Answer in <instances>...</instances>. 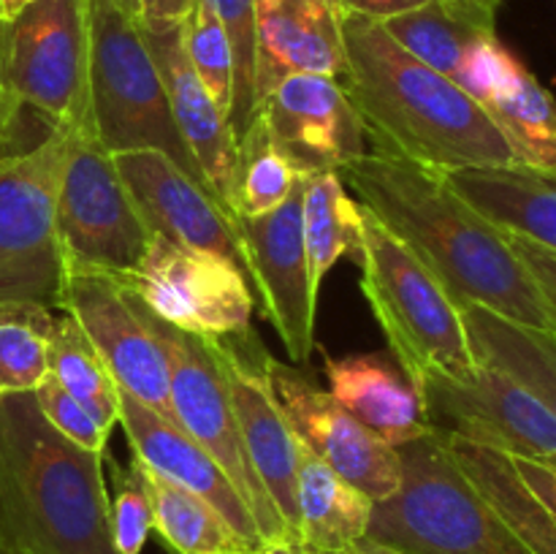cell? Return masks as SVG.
<instances>
[{
  "label": "cell",
  "mask_w": 556,
  "mask_h": 554,
  "mask_svg": "<svg viewBox=\"0 0 556 554\" xmlns=\"http://www.w3.org/2000/svg\"><path fill=\"white\" fill-rule=\"evenodd\" d=\"M340 179L418 261L456 307L478 304L525 329L556 337V310L508 234L472 210L443 174L386 152H364Z\"/></svg>",
  "instance_id": "cell-1"
},
{
  "label": "cell",
  "mask_w": 556,
  "mask_h": 554,
  "mask_svg": "<svg viewBox=\"0 0 556 554\" xmlns=\"http://www.w3.org/2000/svg\"><path fill=\"white\" fill-rule=\"evenodd\" d=\"M342 38L348 63L340 85L375 152L438 174L521 166L486 109L402 49L380 22L342 11Z\"/></svg>",
  "instance_id": "cell-2"
},
{
  "label": "cell",
  "mask_w": 556,
  "mask_h": 554,
  "mask_svg": "<svg viewBox=\"0 0 556 554\" xmlns=\"http://www.w3.org/2000/svg\"><path fill=\"white\" fill-rule=\"evenodd\" d=\"M0 554H117L106 454L65 440L36 396H0Z\"/></svg>",
  "instance_id": "cell-3"
},
{
  "label": "cell",
  "mask_w": 556,
  "mask_h": 554,
  "mask_svg": "<svg viewBox=\"0 0 556 554\" xmlns=\"http://www.w3.org/2000/svg\"><path fill=\"white\" fill-rule=\"evenodd\" d=\"M27 114L92 139L85 0H36L0 22V139L30 147L49 136L27 125Z\"/></svg>",
  "instance_id": "cell-4"
},
{
  "label": "cell",
  "mask_w": 556,
  "mask_h": 554,
  "mask_svg": "<svg viewBox=\"0 0 556 554\" xmlns=\"http://www.w3.org/2000/svg\"><path fill=\"white\" fill-rule=\"evenodd\" d=\"M400 489L372 505L367 538L405 554H532L454 459L443 429L396 445Z\"/></svg>",
  "instance_id": "cell-5"
},
{
  "label": "cell",
  "mask_w": 556,
  "mask_h": 554,
  "mask_svg": "<svg viewBox=\"0 0 556 554\" xmlns=\"http://www.w3.org/2000/svg\"><path fill=\"white\" fill-rule=\"evenodd\" d=\"M85 5L92 139L109 155L130 150L163 152L210 190L193 152L179 136L161 71L141 38L136 16L119 0H85Z\"/></svg>",
  "instance_id": "cell-6"
},
{
  "label": "cell",
  "mask_w": 556,
  "mask_h": 554,
  "mask_svg": "<svg viewBox=\"0 0 556 554\" xmlns=\"http://www.w3.org/2000/svg\"><path fill=\"white\" fill-rule=\"evenodd\" d=\"M362 223V293L402 373L413 386L424 375L470 380L481 364L459 307L413 250L364 206Z\"/></svg>",
  "instance_id": "cell-7"
},
{
  "label": "cell",
  "mask_w": 556,
  "mask_h": 554,
  "mask_svg": "<svg viewBox=\"0 0 556 554\" xmlns=\"http://www.w3.org/2000/svg\"><path fill=\"white\" fill-rule=\"evenodd\" d=\"M139 310L147 329L155 335L157 345H161L163 356H166L168 391H172V407L179 427L206 454L215 456L217 465L226 470V476L231 478L237 492L248 503L266 546L296 543L286 521H282V516L277 514L275 503L266 494L264 483L258 481V476L250 467L242 438H239L231 394H228L220 362H217L215 351L210 345V337L190 335V331L166 324L155 313H150L141 299Z\"/></svg>",
  "instance_id": "cell-8"
},
{
  "label": "cell",
  "mask_w": 556,
  "mask_h": 554,
  "mask_svg": "<svg viewBox=\"0 0 556 554\" xmlns=\"http://www.w3.org/2000/svg\"><path fill=\"white\" fill-rule=\"evenodd\" d=\"M152 234L114 158L96 139L71 134L54 204L63 269L106 272L128 280L139 269Z\"/></svg>",
  "instance_id": "cell-9"
},
{
  "label": "cell",
  "mask_w": 556,
  "mask_h": 554,
  "mask_svg": "<svg viewBox=\"0 0 556 554\" xmlns=\"http://www.w3.org/2000/svg\"><path fill=\"white\" fill-rule=\"evenodd\" d=\"M71 134L52 130L33 147H0V304L58 310L60 264L54 204Z\"/></svg>",
  "instance_id": "cell-10"
},
{
  "label": "cell",
  "mask_w": 556,
  "mask_h": 554,
  "mask_svg": "<svg viewBox=\"0 0 556 554\" xmlns=\"http://www.w3.org/2000/svg\"><path fill=\"white\" fill-rule=\"evenodd\" d=\"M123 282L150 313L190 335L233 337L253 329L255 297L242 272L163 234H152L139 269Z\"/></svg>",
  "instance_id": "cell-11"
},
{
  "label": "cell",
  "mask_w": 556,
  "mask_h": 554,
  "mask_svg": "<svg viewBox=\"0 0 556 554\" xmlns=\"http://www.w3.org/2000/svg\"><path fill=\"white\" fill-rule=\"evenodd\" d=\"M413 389L432 427L556 473V413L500 369L481 364L470 380L424 375Z\"/></svg>",
  "instance_id": "cell-12"
},
{
  "label": "cell",
  "mask_w": 556,
  "mask_h": 554,
  "mask_svg": "<svg viewBox=\"0 0 556 554\" xmlns=\"http://www.w3.org/2000/svg\"><path fill=\"white\" fill-rule=\"evenodd\" d=\"M58 310L81 326L117 389L128 391L168 421H177L168 391L166 356L141 318L139 299L119 277L106 272L63 269Z\"/></svg>",
  "instance_id": "cell-13"
},
{
  "label": "cell",
  "mask_w": 556,
  "mask_h": 554,
  "mask_svg": "<svg viewBox=\"0 0 556 554\" xmlns=\"http://www.w3.org/2000/svg\"><path fill=\"white\" fill-rule=\"evenodd\" d=\"M302 182L291 199L258 217L233 215L258 310L280 335L293 364H307L315 351L318 291L309 280L302 226Z\"/></svg>",
  "instance_id": "cell-14"
},
{
  "label": "cell",
  "mask_w": 556,
  "mask_h": 554,
  "mask_svg": "<svg viewBox=\"0 0 556 554\" xmlns=\"http://www.w3.org/2000/svg\"><path fill=\"white\" fill-rule=\"evenodd\" d=\"M210 345L220 362L239 438L250 467L264 483L266 494L275 503L299 543V505H296V467L302 440L293 432L275 389L266 373L269 353L258 345L253 329L233 337H210Z\"/></svg>",
  "instance_id": "cell-15"
},
{
  "label": "cell",
  "mask_w": 556,
  "mask_h": 554,
  "mask_svg": "<svg viewBox=\"0 0 556 554\" xmlns=\"http://www.w3.org/2000/svg\"><path fill=\"white\" fill-rule=\"evenodd\" d=\"M266 373L293 432L315 456L372 503L389 500L400 489L402 462L394 445L375 438L329 391L309 383L299 367L266 356Z\"/></svg>",
  "instance_id": "cell-16"
},
{
  "label": "cell",
  "mask_w": 556,
  "mask_h": 554,
  "mask_svg": "<svg viewBox=\"0 0 556 554\" xmlns=\"http://www.w3.org/2000/svg\"><path fill=\"white\" fill-rule=\"evenodd\" d=\"M255 112L299 179L340 172L367 152L362 117L334 76H286Z\"/></svg>",
  "instance_id": "cell-17"
},
{
  "label": "cell",
  "mask_w": 556,
  "mask_h": 554,
  "mask_svg": "<svg viewBox=\"0 0 556 554\" xmlns=\"http://www.w3.org/2000/svg\"><path fill=\"white\" fill-rule=\"evenodd\" d=\"M112 158L152 231L185 248L231 261L248 280V264L233 215L204 185L195 182L172 158L157 150H130Z\"/></svg>",
  "instance_id": "cell-18"
},
{
  "label": "cell",
  "mask_w": 556,
  "mask_h": 554,
  "mask_svg": "<svg viewBox=\"0 0 556 554\" xmlns=\"http://www.w3.org/2000/svg\"><path fill=\"white\" fill-rule=\"evenodd\" d=\"M139 30L161 71L179 136L193 152L212 196L233 215L237 136L190 65L182 22H139Z\"/></svg>",
  "instance_id": "cell-19"
},
{
  "label": "cell",
  "mask_w": 556,
  "mask_h": 554,
  "mask_svg": "<svg viewBox=\"0 0 556 554\" xmlns=\"http://www.w3.org/2000/svg\"><path fill=\"white\" fill-rule=\"evenodd\" d=\"M119 424L134 449V459L206 500L244 541L258 549H269L261 538L248 503L237 492L226 470L177 421H168L161 413L141 405L136 396L119 389Z\"/></svg>",
  "instance_id": "cell-20"
},
{
  "label": "cell",
  "mask_w": 556,
  "mask_h": 554,
  "mask_svg": "<svg viewBox=\"0 0 556 554\" xmlns=\"http://www.w3.org/2000/svg\"><path fill=\"white\" fill-rule=\"evenodd\" d=\"M337 0H255V106L291 74H345Z\"/></svg>",
  "instance_id": "cell-21"
},
{
  "label": "cell",
  "mask_w": 556,
  "mask_h": 554,
  "mask_svg": "<svg viewBox=\"0 0 556 554\" xmlns=\"http://www.w3.org/2000/svg\"><path fill=\"white\" fill-rule=\"evenodd\" d=\"M329 394L389 445H405L432 429L424 402L380 353L326 358Z\"/></svg>",
  "instance_id": "cell-22"
},
{
  "label": "cell",
  "mask_w": 556,
  "mask_h": 554,
  "mask_svg": "<svg viewBox=\"0 0 556 554\" xmlns=\"http://www.w3.org/2000/svg\"><path fill=\"white\" fill-rule=\"evenodd\" d=\"M445 182L486 221L556 253V179L530 166L459 168Z\"/></svg>",
  "instance_id": "cell-23"
},
{
  "label": "cell",
  "mask_w": 556,
  "mask_h": 554,
  "mask_svg": "<svg viewBox=\"0 0 556 554\" xmlns=\"http://www.w3.org/2000/svg\"><path fill=\"white\" fill-rule=\"evenodd\" d=\"M296 505L299 543L315 554H342L367 538L375 503L302 443Z\"/></svg>",
  "instance_id": "cell-24"
},
{
  "label": "cell",
  "mask_w": 556,
  "mask_h": 554,
  "mask_svg": "<svg viewBox=\"0 0 556 554\" xmlns=\"http://www.w3.org/2000/svg\"><path fill=\"white\" fill-rule=\"evenodd\" d=\"M445 440L472 487L503 516V521L519 536V541L532 554H556L552 516L543 508L541 500L530 492V487L521 481L510 454L454 432H445Z\"/></svg>",
  "instance_id": "cell-25"
},
{
  "label": "cell",
  "mask_w": 556,
  "mask_h": 554,
  "mask_svg": "<svg viewBox=\"0 0 556 554\" xmlns=\"http://www.w3.org/2000/svg\"><path fill=\"white\" fill-rule=\"evenodd\" d=\"M478 103L510 141L521 166L556 179V98L519 58Z\"/></svg>",
  "instance_id": "cell-26"
},
{
  "label": "cell",
  "mask_w": 556,
  "mask_h": 554,
  "mask_svg": "<svg viewBox=\"0 0 556 554\" xmlns=\"http://www.w3.org/2000/svg\"><path fill=\"white\" fill-rule=\"evenodd\" d=\"M459 313L478 364L505 373L556 413V337L510 324L478 304Z\"/></svg>",
  "instance_id": "cell-27"
},
{
  "label": "cell",
  "mask_w": 556,
  "mask_h": 554,
  "mask_svg": "<svg viewBox=\"0 0 556 554\" xmlns=\"http://www.w3.org/2000/svg\"><path fill=\"white\" fill-rule=\"evenodd\" d=\"M139 462V459H136ZM141 467L152 500V530L172 554H258L206 500Z\"/></svg>",
  "instance_id": "cell-28"
},
{
  "label": "cell",
  "mask_w": 556,
  "mask_h": 554,
  "mask_svg": "<svg viewBox=\"0 0 556 554\" xmlns=\"http://www.w3.org/2000/svg\"><path fill=\"white\" fill-rule=\"evenodd\" d=\"M302 226L309 280L320 293V282L340 259H362V206L345 190L337 172H320L302 179Z\"/></svg>",
  "instance_id": "cell-29"
},
{
  "label": "cell",
  "mask_w": 556,
  "mask_h": 554,
  "mask_svg": "<svg viewBox=\"0 0 556 554\" xmlns=\"http://www.w3.org/2000/svg\"><path fill=\"white\" fill-rule=\"evenodd\" d=\"M402 49L424 65L454 81L467 49L483 36L497 33V22L456 0H432L407 14L380 22Z\"/></svg>",
  "instance_id": "cell-30"
},
{
  "label": "cell",
  "mask_w": 556,
  "mask_h": 554,
  "mask_svg": "<svg viewBox=\"0 0 556 554\" xmlns=\"http://www.w3.org/2000/svg\"><path fill=\"white\" fill-rule=\"evenodd\" d=\"M49 375L112 435L119 424V389L103 358L71 315H60L49 348Z\"/></svg>",
  "instance_id": "cell-31"
},
{
  "label": "cell",
  "mask_w": 556,
  "mask_h": 554,
  "mask_svg": "<svg viewBox=\"0 0 556 554\" xmlns=\"http://www.w3.org/2000/svg\"><path fill=\"white\" fill-rule=\"evenodd\" d=\"M58 315L36 302L0 304V396L30 394L49 375Z\"/></svg>",
  "instance_id": "cell-32"
},
{
  "label": "cell",
  "mask_w": 556,
  "mask_h": 554,
  "mask_svg": "<svg viewBox=\"0 0 556 554\" xmlns=\"http://www.w3.org/2000/svg\"><path fill=\"white\" fill-rule=\"evenodd\" d=\"M299 174L271 141L269 128L258 112L237 141L233 172V215L258 217L277 210L299 188Z\"/></svg>",
  "instance_id": "cell-33"
},
{
  "label": "cell",
  "mask_w": 556,
  "mask_h": 554,
  "mask_svg": "<svg viewBox=\"0 0 556 554\" xmlns=\"http://www.w3.org/2000/svg\"><path fill=\"white\" fill-rule=\"evenodd\" d=\"M182 27L190 65L228 123L233 98V60L226 27L212 0H193V9L185 16Z\"/></svg>",
  "instance_id": "cell-34"
},
{
  "label": "cell",
  "mask_w": 556,
  "mask_h": 554,
  "mask_svg": "<svg viewBox=\"0 0 556 554\" xmlns=\"http://www.w3.org/2000/svg\"><path fill=\"white\" fill-rule=\"evenodd\" d=\"M212 5L231 43L233 98L228 128L239 141L255 114V0H212Z\"/></svg>",
  "instance_id": "cell-35"
},
{
  "label": "cell",
  "mask_w": 556,
  "mask_h": 554,
  "mask_svg": "<svg viewBox=\"0 0 556 554\" xmlns=\"http://www.w3.org/2000/svg\"><path fill=\"white\" fill-rule=\"evenodd\" d=\"M114 481L112 498V541L117 554H141L147 536L152 532V500L147 492L139 462L130 459L128 470L106 454Z\"/></svg>",
  "instance_id": "cell-36"
},
{
  "label": "cell",
  "mask_w": 556,
  "mask_h": 554,
  "mask_svg": "<svg viewBox=\"0 0 556 554\" xmlns=\"http://www.w3.org/2000/svg\"><path fill=\"white\" fill-rule=\"evenodd\" d=\"M33 396H36L43 418H47L65 440H71V443H76L85 451L106 454V429H103L101 424L90 416V411H87L71 391H65L52 375H47V378L41 380V386L33 391Z\"/></svg>",
  "instance_id": "cell-37"
},
{
  "label": "cell",
  "mask_w": 556,
  "mask_h": 554,
  "mask_svg": "<svg viewBox=\"0 0 556 554\" xmlns=\"http://www.w3.org/2000/svg\"><path fill=\"white\" fill-rule=\"evenodd\" d=\"M508 242L510 248L516 250V255L525 261V266L532 272V277H535V282L541 286V291L546 293V299L556 310V253L554 250L543 248V244L532 242V239L527 237H519V234H508Z\"/></svg>",
  "instance_id": "cell-38"
},
{
  "label": "cell",
  "mask_w": 556,
  "mask_h": 554,
  "mask_svg": "<svg viewBox=\"0 0 556 554\" xmlns=\"http://www.w3.org/2000/svg\"><path fill=\"white\" fill-rule=\"evenodd\" d=\"M510 459H514V467L521 476V481L530 487V492L535 494V498L543 503V508L548 511L554 532H556V473L546 470V467L535 465V462L530 459H519V456H510Z\"/></svg>",
  "instance_id": "cell-39"
},
{
  "label": "cell",
  "mask_w": 556,
  "mask_h": 554,
  "mask_svg": "<svg viewBox=\"0 0 556 554\" xmlns=\"http://www.w3.org/2000/svg\"><path fill=\"white\" fill-rule=\"evenodd\" d=\"M337 3H340V9L348 11V14H358L375 22H386L391 20V16H400L413 9H421V5L432 3V0H337Z\"/></svg>",
  "instance_id": "cell-40"
},
{
  "label": "cell",
  "mask_w": 556,
  "mask_h": 554,
  "mask_svg": "<svg viewBox=\"0 0 556 554\" xmlns=\"http://www.w3.org/2000/svg\"><path fill=\"white\" fill-rule=\"evenodd\" d=\"M193 0H136V22H185Z\"/></svg>",
  "instance_id": "cell-41"
},
{
  "label": "cell",
  "mask_w": 556,
  "mask_h": 554,
  "mask_svg": "<svg viewBox=\"0 0 556 554\" xmlns=\"http://www.w3.org/2000/svg\"><path fill=\"white\" fill-rule=\"evenodd\" d=\"M456 3L467 5V9L478 11V14H483V16H489V20L497 22V11L505 0H456Z\"/></svg>",
  "instance_id": "cell-42"
},
{
  "label": "cell",
  "mask_w": 556,
  "mask_h": 554,
  "mask_svg": "<svg viewBox=\"0 0 556 554\" xmlns=\"http://www.w3.org/2000/svg\"><path fill=\"white\" fill-rule=\"evenodd\" d=\"M342 554H405V552H396V549L383 546V543H375L369 541V538H362V541L353 543V546Z\"/></svg>",
  "instance_id": "cell-43"
},
{
  "label": "cell",
  "mask_w": 556,
  "mask_h": 554,
  "mask_svg": "<svg viewBox=\"0 0 556 554\" xmlns=\"http://www.w3.org/2000/svg\"><path fill=\"white\" fill-rule=\"evenodd\" d=\"M36 0H0V22H9L20 14L22 9H27Z\"/></svg>",
  "instance_id": "cell-44"
},
{
  "label": "cell",
  "mask_w": 556,
  "mask_h": 554,
  "mask_svg": "<svg viewBox=\"0 0 556 554\" xmlns=\"http://www.w3.org/2000/svg\"><path fill=\"white\" fill-rule=\"evenodd\" d=\"M269 554H313L302 546V543H277V546H269Z\"/></svg>",
  "instance_id": "cell-45"
},
{
  "label": "cell",
  "mask_w": 556,
  "mask_h": 554,
  "mask_svg": "<svg viewBox=\"0 0 556 554\" xmlns=\"http://www.w3.org/2000/svg\"><path fill=\"white\" fill-rule=\"evenodd\" d=\"M119 3H123V5H125V9H128V11H130V14H134V16H136V0H119Z\"/></svg>",
  "instance_id": "cell-46"
},
{
  "label": "cell",
  "mask_w": 556,
  "mask_h": 554,
  "mask_svg": "<svg viewBox=\"0 0 556 554\" xmlns=\"http://www.w3.org/2000/svg\"><path fill=\"white\" fill-rule=\"evenodd\" d=\"M0 147H16V150H22V144H14V141H9V139H0Z\"/></svg>",
  "instance_id": "cell-47"
},
{
  "label": "cell",
  "mask_w": 556,
  "mask_h": 554,
  "mask_svg": "<svg viewBox=\"0 0 556 554\" xmlns=\"http://www.w3.org/2000/svg\"><path fill=\"white\" fill-rule=\"evenodd\" d=\"M258 554H269V549H264V552H258Z\"/></svg>",
  "instance_id": "cell-48"
},
{
  "label": "cell",
  "mask_w": 556,
  "mask_h": 554,
  "mask_svg": "<svg viewBox=\"0 0 556 554\" xmlns=\"http://www.w3.org/2000/svg\"><path fill=\"white\" fill-rule=\"evenodd\" d=\"M554 3H556V0H554Z\"/></svg>",
  "instance_id": "cell-49"
},
{
  "label": "cell",
  "mask_w": 556,
  "mask_h": 554,
  "mask_svg": "<svg viewBox=\"0 0 556 554\" xmlns=\"http://www.w3.org/2000/svg\"><path fill=\"white\" fill-rule=\"evenodd\" d=\"M313 554H315V552H313Z\"/></svg>",
  "instance_id": "cell-50"
}]
</instances>
